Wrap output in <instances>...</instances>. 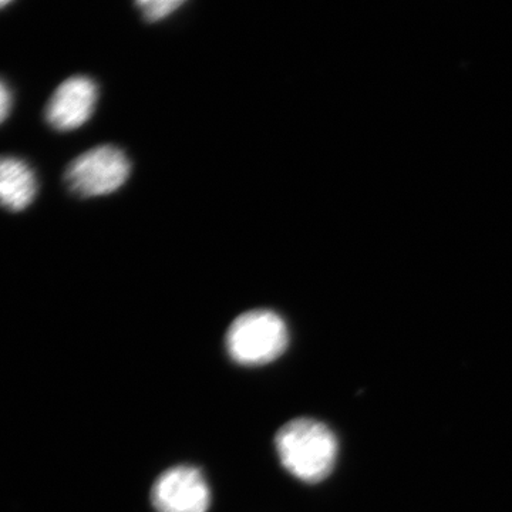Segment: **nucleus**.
I'll use <instances>...</instances> for the list:
<instances>
[{"mask_svg": "<svg viewBox=\"0 0 512 512\" xmlns=\"http://www.w3.org/2000/svg\"><path fill=\"white\" fill-rule=\"evenodd\" d=\"M131 174L130 160L123 150L99 146L74 158L67 167V187L82 198L113 194L127 183Z\"/></svg>", "mask_w": 512, "mask_h": 512, "instance_id": "7ed1b4c3", "label": "nucleus"}, {"mask_svg": "<svg viewBox=\"0 0 512 512\" xmlns=\"http://www.w3.org/2000/svg\"><path fill=\"white\" fill-rule=\"evenodd\" d=\"M99 99V89L93 79L73 76L64 80L47 103V123L55 130L72 131L92 119Z\"/></svg>", "mask_w": 512, "mask_h": 512, "instance_id": "39448f33", "label": "nucleus"}, {"mask_svg": "<svg viewBox=\"0 0 512 512\" xmlns=\"http://www.w3.org/2000/svg\"><path fill=\"white\" fill-rule=\"evenodd\" d=\"M289 343L285 320L269 309L239 315L228 328V355L242 366H264L284 355Z\"/></svg>", "mask_w": 512, "mask_h": 512, "instance_id": "f03ea898", "label": "nucleus"}, {"mask_svg": "<svg viewBox=\"0 0 512 512\" xmlns=\"http://www.w3.org/2000/svg\"><path fill=\"white\" fill-rule=\"evenodd\" d=\"M151 504L157 512H207L210 487L200 468H168L151 488Z\"/></svg>", "mask_w": 512, "mask_h": 512, "instance_id": "20e7f679", "label": "nucleus"}, {"mask_svg": "<svg viewBox=\"0 0 512 512\" xmlns=\"http://www.w3.org/2000/svg\"><path fill=\"white\" fill-rule=\"evenodd\" d=\"M36 194V175L29 164L16 157H0V205L9 211H23Z\"/></svg>", "mask_w": 512, "mask_h": 512, "instance_id": "423d86ee", "label": "nucleus"}, {"mask_svg": "<svg viewBox=\"0 0 512 512\" xmlns=\"http://www.w3.org/2000/svg\"><path fill=\"white\" fill-rule=\"evenodd\" d=\"M10 2L9 0H0V9L6 8V6H9Z\"/></svg>", "mask_w": 512, "mask_h": 512, "instance_id": "1a4fd4ad", "label": "nucleus"}, {"mask_svg": "<svg viewBox=\"0 0 512 512\" xmlns=\"http://www.w3.org/2000/svg\"><path fill=\"white\" fill-rule=\"evenodd\" d=\"M276 453L282 466L303 483L315 484L332 473L338 458V439L322 421L295 419L278 430Z\"/></svg>", "mask_w": 512, "mask_h": 512, "instance_id": "f257e3e1", "label": "nucleus"}, {"mask_svg": "<svg viewBox=\"0 0 512 512\" xmlns=\"http://www.w3.org/2000/svg\"><path fill=\"white\" fill-rule=\"evenodd\" d=\"M183 5L184 2L180 0H143L137 3V8L147 22L153 23L168 18Z\"/></svg>", "mask_w": 512, "mask_h": 512, "instance_id": "0eeeda50", "label": "nucleus"}, {"mask_svg": "<svg viewBox=\"0 0 512 512\" xmlns=\"http://www.w3.org/2000/svg\"><path fill=\"white\" fill-rule=\"evenodd\" d=\"M10 109H12V93L3 80H0V124L8 119Z\"/></svg>", "mask_w": 512, "mask_h": 512, "instance_id": "6e6552de", "label": "nucleus"}]
</instances>
